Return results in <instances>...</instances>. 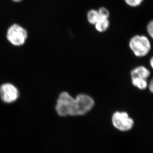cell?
Segmentation results:
<instances>
[{
  "label": "cell",
  "mask_w": 153,
  "mask_h": 153,
  "mask_svg": "<svg viewBox=\"0 0 153 153\" xmlns=\"http://www.w3.org/2000/svg\"><path fill=\"white\" fill-rule=\"evenodd\" d=\"M112 121L114 127L122 131H129L134 125L133 120L126 112H116L113 114Z\"/></svg>",
  "instance_id": "5b68a950"
},
{
  "label": "cell",
  "mask_w": 153,
  "mask_h": 153,
  "mask_svg": "<svg viewBox=\"0 0 153 153\" xmlns=\"http://www.w3.org/2000/svg\"><path fill=\"white\" fill-rule=\"evenodd\" d=\"M15 3H20L21 1H22L23 0H12Z\"/></svg>",
  "instance_id": "2e32d148"
},
{
  "label": "cell",
  "mask_w": 153,
  "mask_h": 153,
  "mask_svg": "<svg viewBox=\"0 0 153 153\" xmlns=\"http://www.w3.org/2000/svg\"><path fill=\"white\" fill-rule=\"evenodd\" d=\"M28 31L22 25L14 23L9 27L7 32V39L14 46L20 47L25 45L28 40Z\"/></svg>",
  "instance_id": "7a4b0ae2"
},
{
  "label": "cell",
  "mask_w": 153,
  "mask_h": 153,
  "mask_svg": "<svg viewBox=\"0 0 153 153\" xmlns=\"http://www.w3.org/2000/svg\"><path fill=\"white\" fill-rule=\"evenodd\" d=\"M100 19L97 10L91 9L87 12V19L91 25H94Z\"/></svg>",
  "instance_id": "9c48e42d"
},
{
  "label": "cell",
  "mask_w": 153,
  "mask_h": 153,
  "mask_svg": "<svg viewBox=\"0 0 153 153\" xmlns=\"http://www.w3.org/2000/svg\"><path fill=\"white\" fill-rule=\"evenodd\" d=\"M100 19H109L110 13L108 9L105 7H100L98 10Z\"/></svg>",
  "instance_id": "8fae6325"
},
{
  "label": "cell",
  "mask_w": 153,
  "mask_h": 153,
  "mask_svg": "<svg viewBox=\"0 0 153 153\" xmlns=\"http://www.w3.org/2000/svg\"><path fill=\"white\" fill-rule=\"evenodd\" d=\"M110 22L109 19H100L97 23L94 25L96 30L100 33L106 32L110 27Z\"/></svg>",
  "instance_id": "ba28073f"
},
{
  "label": "cell",
  "mask_w": 153,
  "mask_h": 153,
  "mask_svg": "<svg viewBox=\"0 0 153 153\" xmlns=\"http://www.w3.org/2000/svg\"><path fill=\"white\" fill-rule=\"evenodd\" d=\"M148 87H149L150 91L153 94V78L151 80L149 83H148Z\"/></svg>",
  "instance_id": "5bb4252c"
},
{
  "label": "cell",
  "mask_w": 153,
  "mask_h": 153,
  "mask_svg": "<svg viewBox=\"0 0 153 153\" xmlns=\"http://www.w3.org/2000/svg\"><path fill=\"white\" fill-rule=\"evenodd\" d=\"M147 31L149 36L153 40V19L148 23Z\"/></svg>",
  "instance_id": "4fadbf2b"
},
{
  "label": "cell",
  "mask_w": 153,
  "mask_h": 153,
  "mask_svg": "<svg viewBox=\"0 0 153 153\" xmlns=\"http://www.w3.org/2000/svg\"><path fill=\"white\" fill-rule=\"evenodd\" d=\"M129 46L135 56L139 58L146 56L151 50V44L147 36L136 35L130 39Z\"/></svg>",
  "instance_id": "6da1fadb"
},
{
  "label": "cell",
  "mask_w": 153,
  "mask_h": 153,
  "mask_svg": "<svg viewBox=\"0 0 153 153\" xmlns=\"http://www.w3.org/2000/svg\"><path fill=\"white\" fill-rule=\"evenodd\" d=\"M125 3L131 7H136L140 6L144 0H124Z\"/></svg>",
  "instance_id": "7c38bea8"
},
{
  "label": "cell",
  "mask_w": 153,
  "mask_h": 153,
  "mask_svg": "<svg viewBox=\"0 0 153 153\" xmlns=\"http://www.w3.org/2000/svg\"><path fill=\"white\" fill-rule=\"evenodd\" d=\"M20 96L17 87L10 83H5L0 86V98L4 102H15Z\"/></svg>",
  "instance_id": "8992f818"
},
{
  "label": "cell",
  "mask_w": 153,
  "mask_h": 153,
  "mask_svg": "<svg viewBox=\"0 0 153 153\" xmlns=\"http://www.w3.org/2000/svg\"><path fill=\"white\" fill-rule=\"evenodd\" d=\"M75 98L67 92H62L58 96L55 109L61 117L71 116Z\"/></svg>",
  "instance_id": "277c9868"
},
{
  "label": "cell",
  "mask_w": 153,
  "mask_h": 153,
  "mask_svg": "<svg viewBox=\"0 0 153 153\" xmlns=\"http://www.w3.org/2000/svg\"><path fill=\"white\" fill-rule=\"evenodd\" d=\"M151 72L146 67L140 65L133 68L130 73L131 78H138L147 80L150 76Z\"/></svg>",
  "instance_id": "52a82bcc"
},
{
  "label": "cell",
  "mask_w": 153,
  "mask_h": 153,
  "mask_svg": "<svg viewBox=\"0 0 153 153\" xmlns=\"http://www.w3.org/2000/svg\"><path fill=\"white\" fill-rule=\"evenodd\" d=\"M132 83L133 86L140 90H144L148 86L147 80L138 78H131Z\"/></svg>",
  "instance_id": "30bf717a"
},
{
  "label": "cell",
  "mask_w": 153,
  "mask_h": 153,
  "mask_svg": "<svg viewBox=\"0 0 153 153\" xmlns=\"http://www.w3.org/2000/svg\"><path fill=\"white\" fill-rule=\"evenodd\" d=\"M150 65L153 69V56L151 58L150 60Z\"/></svg>",
  "instance_id": "9a60e30c"
},
{
  "label": "cell",
  "mask_w": 153,
  "mask_h": 153,
  "mask_svg": "<svg viewBox=\"0 0 153 153\" xmlns=\"http://www.w3.org/2000/svg\"><path fill=\"white\" fill-rule=\"evenodd\" d=\"M94 101L92 97L86 94H80L75 98L71 116H82L92 109Z\"/></svg>",
  "instance_id": "3957f363"
}]
</instances>
